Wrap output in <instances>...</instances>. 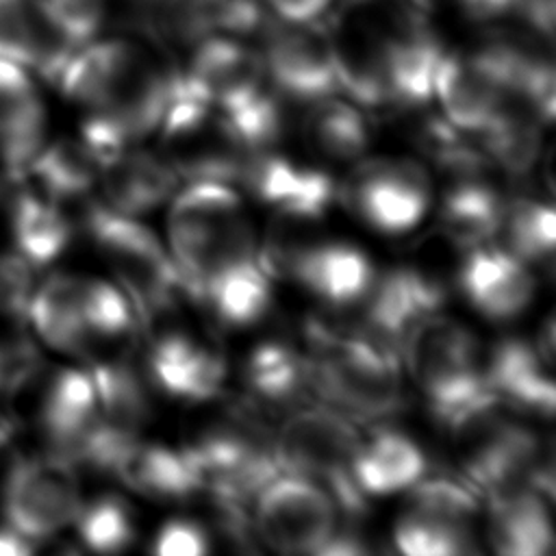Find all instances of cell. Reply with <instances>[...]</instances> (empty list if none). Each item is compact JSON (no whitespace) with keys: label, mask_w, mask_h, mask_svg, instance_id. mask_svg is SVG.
Here are the masks:
<instances>
[{"label":"cell","mask_w":556,"mask_h":556,"mask_svg":"<svg viewBox=\"0 0 556 556\" xmlns=\"http://www.w3.org/2000/svg\"><path fill=\"white\" fill-rule=\"evenodd\" d=\"M378 26L391 109L428 104L434 91V74L445 52L439 35L417 9H393L382 20L378 17Z\"/></svg>","instance_id":"cell-13"},{"label":"cell","mask_w":556,"mask_h":556,"mask_svg":"<svg viewBox=\"0 0 556 556\" xmlns=\"http://www.w3.org/2000/svg\"><path fill=\"white\" fill-rule=\"evenodd\" d=\"M78 50L50 20L41 0H0V59L54 83Z\"/></svg>","instance_id":"cell-19"},{"label":"cell","mask_w":556,"mask_h":556,"mask_svg":"<svg viewBox=\"0 0 556 556\" xmlns=\"http://www.w3.org/2000/svg\"><path fill=\"white\" fill-rule=\"evenodd\" d=\"M146 48L130 39L89 41L74 50L54 85L61 93L89 111L102 109L135 70Z\"/></svg>","instance_id":"cell-23"},{"label":"cell","mask_w":556,"mask_h":556,"mask_svg":"<svg viewBox=\"0 0 556 556\" xmlns=\"http://www.w3.org/2000/svg\"><path fill=\"white\" fill-rule=\"evenodd\" d=\"M80 541L98 554H117L135 541V517L130 506L117 495H100L74 519Z\"/></svg>","instance_id":"cell-41"},{"label":"cell","mask_w":556,"mask_h":556,"mask_svg":"<svg viewBox=\"0 0 556 556\" xmlns=\"http://www.w3.org/2000/svg\"><path fill=\"white\" fill-rule=\"evenodd\" d=\"M302 135L317 152L334 161H356L371 143V130L361 106L332 96L308 102Z\"/></svg>","instance_id":"cell-35"},{"label":"cell","mask_w":556,"mask_h":556,"mask_svg":"<svg viewBox=\"0 0 556 556\" xmlns=\"http://www.w3.org/2000/svg\"><path fill=\"white\" fill-rule=\"evenodd\" d=\"M374 276L369 258L358 248L339 241H311L289 271V278L334 308L356 306Z\"/></svg>","instance_id":"cell-22"},{"label":"cell","mask_w":556,"mask_h":556,"mask_svg":"<svg viewBox=\"0 0 556 556\" xmlns=\"http://www.w3.org/2000/svg\"><path fill=\"white\" fill-rule=\"evenodd\" d=\"M74 467L59 452L17 458L2 486L9 530L30 543L50 539L74 523L83 504Z\"/></svg>","instance_id":"cell-7"},{"label":"cell","mask_w":556,"mask_h":556,"mask_svg":"<svg viewBox=\"0 0 556 556\" xmlns=\"http://www.w3.org/2000/svg\"><path fill=\"white\" fill-rule=\"evenodd\" d=\"M100 174L98 163L83 146V141L59 139L41 148L33 159L26 176H33L48 198L67 200L91 189Z\"/></svg>","instance_id":"cell-39"},{"label":"cell","mask_w":556,"mask_h":556,"mask_svg":"<svg viewBox=\"0 0 556 556\" xmlns=\"http://www.w3.org/2000/svg\"><path fill=\"white\" fill-rule=\"evenodd\" d=\"M341 519L332 495L315 480L280 471L252 500L261 543L285 554H317Z\"/></svg>","instance_id":"cell-9"},{"label":"cell","mask_w":556,"mask_h":556,"mask_svg":"<svg viewBox=\"0 0 556 556\" xmlns=\"http://www.w3.org/2000/svg\"><path fill=\"white\" fill-rule=\"evenodd\" d=\"M361 434L352 419L337 408L298 406L274 437L282 471L319 482L339 506L341 517H356L365 508L352 463Z\"/></svg>","instance_id":"cell-4"},{"label":"cell","mask_w":556,"mask_h":556,"mask_svg":"<svg viewBox=\"0 0 556 556\" xmlns=\"http://www.w3.org/2000/svg\"><path fill=\"white\" fill-rule=\"evenodd\" d=\"M486 539L502 556H545L554 547L547 502L532 484L489 495Z\"/></svg>","instance_id":"cell-25"},{"label":"cell","mask_w":556,"mask_h":556,"mask_svg":"<svg viewBox=\"0 0 556 556\" xmlns=\"http://www.w3.org/2000/svg\"><path fill=\"white\" fill-rule=\"evenodd\" d=\"M119 478L132 491L152 500H187L202 491V476L187 450L137 441L117 465Z\"/></svg>","instance_id":"cell-28"},{"label":"cell","mask_w":556,"mask_h":556,"mask_svg":"<svg viewBox=\"0 0 556 556\" xmlns=\"http://www.w3.org/2000/svg\"><path fill=\"white\" fill-rule=\"evenodd\" d=\"M26 317H30L39 337L65 352H80L89 343L83 321V278L70 274L50 276L30 293Z\"/></svg>","instance_id":"cell-33"},{"label":"cell","mask_w":556,"mask_h":556,"mask_svg":"<svg viewBox=\"0 0 556 556\" xmlns=\"http://www.w3.org/2000/svg\"><path fill=\"white\" fill-rule=\"evenodd\" d=\"M106 206L117 213L139 217L163 204L178 185V174L165 156L124 150L100 167Z\"/></svg>","instance_id":"cell-26"},{"label":"cell","mask_w":556,"mask_h":556,"mask_svg":"<svg viewBox=\"0 0 556 556\" xmlns=\"http://www.w3.org/2000/svg\"><path fill=\"white\" fill-rule=\"evenodd\" d=\"M554 206L539 198L506 200L497 235L504 248L526 265L549 263L554 256Z\"/></svg>","instance_id":"cell-38"},{"label":"cell","mask_w":556,"mask_h":556,"mask_svg":"<svg viewBox=\"0 0 556 556\" xmlns=\"http://www.w3.org/2000/svg\"><path fill=\"white\" fill-rule=\"evenodd\" d=\"M104 419L139 432L150 419V393L139 367L128 358L100 361L89 371Z\"/></svg>","instance_id":"cell-37"},{"label":"cell","mask_w":556,"mask_h":556,"mask_svg":"<svg viewBox=\"0 0 556 556\" xmlns=\"http://www.w3.org/2000/svg\"><path fill=\"white\" fill-rule=\"evenodd\" d=\"M98 400L89 371L61 369L41 402V426L54 452L70 458L74 445L98 419Z\"/></svg>","instance_id":"cell-31"},{"label":"cell","mask_w":556,"mask_h":556,"mask_svg":"<svg viewBox=\"0 0 556 556\" xmlns=\"http://www.w3.org/2000/svg\"><path fill=\"white\" fill-rule=\"evenodd\" d=\"M506 91L491 70L471 52H443L432 98L443 117L467 135H478L506 100Z\"/></svg>","instance_id":"cell-18"},{"label":"cell","mask_w":556,"mask_h":556,"mask_svg":"<svg viewBox=\"0 0 556 556\" xmlns=\"http://www.w3.org/2000/svg\"><path fill=\"white\" fill-rule=\"evenodd\" d=\"M11 191H9V180H4L2 176H0V213H9V206H11V195H9Z\"/></svg>","instance_id":"cell-49"},{"label":"cell","mask_w":556,"mask_h":556,"mask_svg":"<svg viewBox=\"0 0 556 556\" xmlns=\"http://www.w3.org/2000/svg\"><path fill=\"white\" fill-rule=\"evenodd\" d=\"M148 376L167 395L187 402L211 400L226 378L219 350L185 332H163L148 350Z\"/></svg>","instance_id":"cell-17"},{"label":"cell","mask_w":556,"mask_h":556,"mask_svg":"<svg viewBox=\"0 0 556 556\" xmlns=\"http://www.w3.org/2000/svg\"><path fill=\"white\" fill-rule=\"evenodd\" d=\"M9 226L17 254L30 265L54 261L72 239V224L54 200L30 191L11 198Z\"/></svg>","instance_id":"cell-34"},{"label":"cell","mask_w":556,"mask_h":556,"mask_svg":"<svg viewBox=\"0 0 556 556\" xmlns=\"http://www.w3.org/2000/svg\"><path fill=\"white\" fill-rule=\"evenodd\" d=\"M185 450L198 465L211 502L252 506L256 493L282 471L274 437L243 410L208 424Z\"/></svg>","instance_id":"cell-6"},{"label":"cell","mask_w":556,"mask_h":556,"mask_svg":"<svg viewBox=\"0 0 556 556\" xmlns=\"http://www.w3.org/2000/svg\"><path fill=\"white\" fill-rule=\"evenodd\" d=\"M413 7L421 13H430V11H439L443 7H452L454 0H410Z\"/></svg>","instance_id":"cell-48"},{"label":"cell","mask_w":556,"mask_h":556,"mask_svg":"<svg viewBox=\"0 0 556 556\" xmlns=\"http://www.w3.org/2000/svg\"><path fill=\"white\" fill-rule=\"evenodd\" d=\"M46 111L24 67L0 59V156L9 178H24L43 148Z\"/></svg>","instance_id":"cell-21"},{"label":"cell","mask_w":556,"mask_h":556,"mask_svg":"<svg viewBox=\"0 0 556 556\" xmlns=\"http://www.w3.org/2000/svg\"><path fill=\"white\" fill-rule=\"evenodd\" d=\"M543 124L528 102L506 96L489 124L478 132V146L491 165L508 174H526L539 156Z\"/></svg>","instance_id":"cell-32"},{"label":"cell","mask_w":556,"mask_h":556,"mask_svg":"<svg viewBox=\"0 0 556 556\" xmlns=\"http://www.w3.org/2000/svg\"><path fill=\"white\" fill-rule=\"evenodd\" d=\"M552 361L536 343L504 339L484 363V376L504 406L552 417L556 404Z\"/></svg>","instance_id":"cell-20"},{"label":"cell","mask_w":556,"mask_h":556,"mask_svg":"<svg viewBox=\"0 0 556 556\" xmlns=\"http://www.w3.org/2000/svg\"><path fill=\"white\" fill-rule=\"evenodd\" d=\"M41 4L76 48L93 41L106 20V0H41Z\"/></svg>","instance_id":"cell-43"},{"label":"cell","mask_w":556,"mask_h":556,"mask_svg":"<svg viewBox=\"0 0 556 556\" xmlns=\"http://www.w3.org/2000/svg\"><path fill=\"white\" fill-rule=\"evenodd\" d=\"M237 185L250 191L276 213L319 219L337 193L332 178L315 167L300 165L271 150H256L243 156Z\"/></svg>","instance_id":"cell-14"},{"label":"cell","mask_w":556,"mask_h":556,"mask_svg":"<svg viewBox=\"0 0 556 556\" xmlns=\"http://www.w3.org/2000/svg\"><path fill=\"white\" fill-rule=\"evenodd\" d=\"M504 206V195L482 176L458 178L441 200L439 228L460 248L482 245L497 237Z\"/></svg>","instance_id":"cell-30"},{"label":"cell","mask_w":556,"mask_h":556,"mask_svg":"<svg viewBox=\"0 0 556 556\" xmlns=\"http://www.w3.org/2000/svg\"><path fill=\"white\" fill-rule=\"evenodd\" d=\"M85 226L115 267L139 319L154 321L176 308L185 295L182 282L169 252L150 228L106 204H91L85 213Z\"/></svg>","instance_id":"cell-5"},{"label":"cell","mask_w":556,"mask_h":556,"mask_svg":"<svg viewBox=\"0 0 556 556\" xmlns=\"http://www.w3.org/2000/svg\"><path fill=\"white\" fill-rule=\"evenodd\" d=\"M306 339L313 391L332 408L350 419H384L406 406L400 361L356 330L311 321Z\"/></svg>","instance_id":"cell-1"},{"label":"cell","mask_w":556,"mask_h":556,"mask_svg":"<svg viewBox=\"0 0 556 556\" xmlns=\"http://www.w3.org/2000/svg\"><path fill=\"white\" fill-rule=\"evenodd\" d=\"M33 293V265L20 254H0V315L22 319Z\"/></svg>","instance_id":"cell-45"},{"label":"cell","mask_w":556,"mask_h":556,"mask_svg":"<svg viewBox=\"0 0 556 556\" xmlns=\"http://www.w3.org/2000/svg\"><path fill=\"white\" fill-rule=\"evenodd\" d=\"M458 287L476 311L497 321L523 313L534 295L528 265L493 243L469 248L458 267Z\"/></svg>","instance_id":"cell-16"},{"label":"cell","mask_w":556,"mask_h":556,"mask_svg":"<svg viewBox=\"0 0 556 556\" xmlns=\"http://www.w3.org/2000/svg\"><path fill=\"white\" fill-rule=\"evenodd\" d=\"M415 141L421 154L452 180L482 176L491 165L478 143L467 132L452 126L445 117H426L417 124Z\"/></svg>","instance_id":"cell-40"},{"label":"cell","mask_w":556,"mask_h":556,"mask_svg":"<svg viewBox=\"0 0 556 556\" xmlns=\"http://www.w3.org/2000/svg\"><path fill=\"white\" fill-rule=\"evenodd\" d=\"M167 243L189 298L215 267L258 248L239 193L232 185L217 180H191L174 195L167 213Z\"/></svg>","instance_id":"cell-2"},{"label":"cell","mask_w":556,"mask_h":556,"mask_svg":"<svg viewBox=\"0 0 556 556\" xmlns=\"http://www.w3.org/2000/svg\"><path fill=\"white\" fill-rule=\"evenodd\" d=\"M261 37L265 76L289 102L308 104L339 91L326 24L278 17Z\"/></svg>","instance_id":"cell-12"},{"label":"cell","mask_w":556,"mask_h":556,"mask_svg":"<svg viewBox=\"0 0 556 556\" xmlns=\"http://www.w3.org/2000/svg\"><path fill=\"white\" fill-rule=\"evenodd\" d=\"M243 374L252 397L271 410H293L313 393L306 354L282 341L256 345Z\"/></svg>","instance_id":"cell-29"},{"label":"cell","mask_w":556,"mask_h":556,"mask_svg":"<svg viewBox=\"0 0 556 556\" xmlns=\"http://www.w3.org/2000/svg\"><path fill=\"white\" fill-rule=\"evenodd\" d=\"M41 367L37 348L24 337L0 339V395L22 391Z\"/></svg>","instance_id":"cell-44"},{"label":"cell","mask_w":556,"mask_h":556,"mask_svg":"<svg viewBox=\"0 0 556 556\" xmlns=\"http://www.w3.org/2000/svg\"><path fill=\"white\" fill-rule=\"evenodd\" d=\"M343 204L367 226L400 235L415 228L430 206V178L413 159L358 161L339 187Z\"/></svg>","instance_id":"cell-10"},{"label":"cell","mask_w":556,"mask_h":556,"mask_svg":"<svg viewBox=\"0 0 556 556\" xmlns=\"http://www.w3.org/2000/svg\"><path fill=\"white\" fill-rule=\"evenodd\" d=\"M348 7H369V4H376V2H382V0H343Z\"/></svg>","instance_id":"cell-50"},{"label":"cell","mask_w":556,"mask_h":556,"mask_svg":"<svg viewBox=\"0 0 556 556\" xmlns=\"http://www.w3.org/2000/svg\"><path fill=\"white\" fill-rule=\"evenodd\" d=\"M443 282L424 267H393L376 274L361 298L358 321L352 326L378 350L402 361V345L410 328L441 311Z\"/></svg>","instance_id":"cell-11"},{"label":"cell","mask_w":556,"mask_h":556,"mask_svg":"<svg viewBox=\"0 0 556 556\" xmlns=\"http://www.w3.org/2000/svg\"><path fill=\"white\" fill-rule=\"evenodd\" d=\"M182 87L215 111L241 100L267 80L261 52L239 37L208 35L193 43L189 63L178 70Z\"/></svg>","instance_id":"cell-15"},{"label":"cell","mask_w":556,"mask_h":556,"mask_svg":"<svg viewBox=\"0 0 556 556\" xmlns=\"http://www.w3.org/2000/svg\"><path fill=\"white\" fill-rule=\"evenodd\" d=\"M393 541L408 556H458L476 552L473 521L480 510L476 489L445 478H419L408 489Z\"/></svg>","instance_id":"cell-8"},{"label":"cell","mask_w":556,"mask_h":556,"mask_svg":"<svg viewBox=\"0 0 556 556\" xmlns=\"http://www.w3.org/2000/svg\"><path fill=\"white\" fill-rule=\"evenodd\" d=\"M267 7L287 22H315L334 0H265Z\"/></svg>","instance_id":"cell-47"},{"label":"cell","mask_w":556,"mask_h":556,"mask_svg":"<svg viewBox=\"0 0 556 556\" xmlns=\"http://www.w3.org/2000/svg\"><path fill=\"white\" fill-rule=\"evenodd\" d=\"M83 321L89 339H117L132 330L135 308L115 285L83 278Z\"/></svg>","instance_id":"cell-42"},{"label":"cell","mask_w":556,"mask_h":556,"mask_svg":"<svg viewBox=\"0 0 556 556\" xmlns=\"http://www.w3.org/2000/svg\"><path fill=\"white\" fill-rule=\"evenodd\" d=\"M208 549L204 528L191 519H172L156 532L152 552L161 556H202Z\"/></svg>","instance_id":"cell-46"},{"label":"cell","mask_w":556,"mask_h":556,"mask_svg":"<svg viewBox=\"0 0 556 556\" xmlns=\"http://www.w3.org/2000/svg\"><path fill=\"white\" fill-rule=\"evenodd\" d=\"M193 300L226 326L241 328L258 321L271 302V276L261 263L258 248L215 267L200 282Z\"/></svg>","instance_id":"cell-24"},{"label":"cell","mask_w":556,"mask_h":556,"mask_svg":"<svg viewBox=\"0 0 556 556\" xmlns=\"http://www.w3.org/2000/svg\"><path fill=\"white\" fill-rule=\"evenodd\" d=\"M426 454L408 434L382 428L361 437L352 473L365 495H391L426 476Z\"/></svg>","instance_id":"cell-27"},{"label":"cell","mask_w":556,"mask_h":556,"mask_svg":"<svg viewBox=\"0 0 556 556\" xmlns=\"http://www.w3.org/2000/svg\"><path fill=\"white\" fill-rule=\"evenodd\" d=\"M287 98L265 80L241 100L219 109V117L230 137L248 152L271 150L287 132Z\"/></svg>","instance_id":"cell-36"},{"label":"cell","mask_w":556,"mask_h":556,"mask_svg":"<svg viewBox=\"0 0 556 556\" xmlns=\"http://www.w3.org/2000/svg\"><path fill=\"white\" fill-rule=\"evenodd\" d=\"M402 361L443 426L493 393L473 334L439 311L410 328L402 345Z\"/></svg>","instance_id":"cell-3"}]
</instances>
